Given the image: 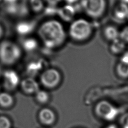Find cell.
Listing matches in <instances>:
<instances>
[{
    "label": "cell",
    "mask_w": 128,
    "mask_h": 128,
    "mask_svg": "<svg viewBox=\"0 0 128 128\" xmlns=\"http://www.w3.org/2000/svg\"><path fill=\"white\" fill-rule=\"evenodd\" d=\"M38 34L44 47L50 50L62 47L68 38L62 22L54 18L44 22L38 28Z\"/></svg>",
    "instance_id": "obj_1"
},
{
    "label": "cell",
    "mask_w": 128,
    "mask_h": 128,
    "mask_svg": "<svg viewBox=\"0 0 128 128\" xmlns=\"http://www.w3.org/2000/svg\"><path fill=\"white\" fill-rule=\"evenodd\" d=\"M68 38L72 42L82 44L88 41L92 36L94 26L86 18H78L72 22L67 30Z\"/></svg>",
    "instance_id": "obj_2"
},
{
    "label": "cell",
    "mask_w": 128,
    "mask_h": 128,
    "mask_svg": "<svg viewBox=\"0 0 128 128\" xmlns=\"http://www.w3.org/2000/svg\"><path fill=\"white\" fill-rule=\"evenodd\" d=\"M23 50L14 42L4 40L0 42V63L5 66L16 64L21 59Z\"/></svg>",
    "instance_id": "obj_3"
},
{
    "label": "cell",
    "mask_w": 128,
    "mask_h": 128,
    "mask_svg": "<svg viewBox=\"0 0 128 128\" xmlns=\"http://www.w3.org/2000/svg\"><path fill=\"white\" fill-rule=\"evenodd\" d=\"M80 8L90 18L97 20L106 14L108 10L107 0H81Z\"/></svg>",
    "instance_id": "obj_4"
},
{
    "label": "cell",
    "mask_w": 128,
    "mask_h": 128,
    "mask_svg": "<svg viewBox=\"0 0 128 128\" xmlns=\"http://www.w3.org/2000/svg\"><path fill=\"white\" fill-rule=\"evenodd\" d=\"M62 76L56 68H48L41 74L40 80L42 84L46 88L53 89L57 87L62 81Z\"/></svg>",
    "instance_id": "obj_5"
},
{
    "label": "cell",
    "mask_w": 128,
    "mask_h": 128,
    "mask_svg": "<svg viewBox=\"0 0 128 128\" xmlns=\"http://www.w3.org/2000/svg\"><path fill=\"white\" fill-rule=\"evenodd\" d=\"M94 110L98 117L108 122L114 120L120 113L118 108L106 100L98 102L95 106Z\"/></svg>",
    "instance_id": "obj_6"
},
{
    "label": "cell",
    "mask_w": 128,
    "mask_h": 128,
    "mask_svg": "<svg viewBox=\"0 0 128 128\" xmlns=\"http://www.w3.org/2000/svg\"><path fill=\"white\" fill-rule=\"evenodd\" d=\"M4 86L7 90L15 89L20 83V78L18 72L14 70L8 69L2 73Z\"/></svg>",
    "instance_id": "obj_7"
},
{
    "label": "cell",
    "mask_w": 128,
    "mask_h": 128,
    "mask_svg": "<svg viewBox=\"0 0 128 128\" xmlns=\"http://www.w3.org/2000/svg\"><path fill=\"white\" fill-rule=\"evenodd\" d=\"M78 12L76 6L74 5L64 4L58 8V16L61 22H72L75 18Z\"/></svg>",
    "instance_id": "obj_8"
},
{
    "label": "cell",
    "mask_w": 128,
    "mask_h": 128,
    "mask_svg": "<svg viewBox=\"0 0 128 128\" xmlns=\"http://www.w3.org/2000/svg\"><path fill=\"white\" fill-rule=\"evenodd\" d=\"M36 22L32 20H22L16 23L15 26L16 33L24 38L30 36L36 28Z\"/></svg>",
    "instance_id": "obj_9"
},
{
    "label": "cell",
    "mask_w": 128,
    "mask_h": 128,
    "mask_svg": "<svg viewBox=\"0 0 128 128\" xmlns=\"http://www.w3.org/2000/svg\"><path fill=\"white\" fill-rule=\"evenodd\" d=\"M30 9L28 5L19 2L13 4H6L5 10L9 15L14 16H24L27 15Z\"/></svg>",
    "instance_id": "obj_10"
},
{
    "label": "cell",
    "mask_w": 128,
    "mask_h": 128,
    "mask_svg": "<svg viewBox=\"0 0 128 128\" xmlns=\"http://www.w3.org/2000/svg\"><path fill=\"white\" fill-rule=\"evenodd\" d=\"M47 67L46 62L40 58L29 62L26 66V72L30 75V77L36 75L38 73H42Z\"/></svg>",
    "instance_id": "obj_11"
},
{
    "label": "cell",
    "mask_w": 128,
    "mask_h": 128,
    "mask_svg": "<svg viewBox=\"0 0 128 128\" xmlns=\"http://www.w3.org/2000/svg\"><path fill=\"white\" fill-rule=\"evenodd\" d=\"M102 35L106 41L111 42L120 38V30L114 24H106L102 28Z\"/></svg>",
    "instance_id": "obj_12"
},
{
    "label": "cell",
    "mask_w": 128,
    "mask_h": 128,
    "mask_svg": "<svg viewBox=\"0 0 128 128\" xmlns=\"http://www.w3.org/2000/svg\"><path fill=\"white\" fill-rule=\"evenodd\" d=\"M22 90L28 94H36L40 90V86L37 82L32 77L24 79L20 82Z\"/></svg>",
    "instance_id": "obj_13"
},
{
    "label": "cell",
    "mask_w": 128,
    "mask_h": 128,
    "mask_svg": "<svg viewBox=\"0 0 128 128\" xmlns=\"http://www.w3.org/2000/svg\"><path fill=\"white\" fill-rule=\"evenodd\" d=\"M112 16L118 22H122L128 20V6L118 2L113 9Z\"/></svg>",
    "instance_id": "obj_14"
},
{
    "label": "cell",
    "mask_w": 128,
    "mask_h": 128,
    "mask_svg": "<svg viewBox=\"0 0 128 128\" xmlns=\"http://www.w3.org/2000/svg\"><path fill=\"white\" fill-rule=\"evenodd\" d=\"M20 46L23 51L28 53H32L38 48L39 42L36 38L30 36L24 38Z\"/></svg>",
    "instance_id": "obj_15"
},
{
    "label": "cell",
    "mask_w": 128,
    "mask_h": 128,
    "mask_svg": "<svg viewBox=\"0 0 128 128\" xmlns=\"http://www.w3.org/2000/svg\"><path fill=\"white\" fill-rule=\"evenodd\" d=\"M38 117L40 122L47 126L52 125L56 120V114L54 112L48 108L42 109L39 112Z\"/></svg>",
    "instance_id": "obj_16"
},
{
    "label": "cell",
    "mask_w": 128,
    "mask_h": 128,
    "mask_svg": "<svg viewBox=\"0 0 128 128\" xmlns=\"http://www.w3.org/2000/svg\"><path fill=\"white\" fill-rule=\"evenodd\" d=\"M126 44L121 39L118 38L110 42L109 51L113 55L121 56L126 51Z\"/></svg>",
    "instance_id": "obj_17"
},
{
    "label": "cell",
    "mask_w": 128,
    "mask_h": 128,
    "mask_svg": "<svg viewBox=\"0 0 128 128\" xmlns=\"http://www.w3.org/2000/svg\"><path fill=\"white\" fill-rule=\"evenodd\" d=\"M115 72L119 78L122 79L128 78V64L118 61L116 64Z\"/></svg>",
    "instance_id": "obj_18"
},
{
    "label": "cell",
    "mask_w": 128,
    "mask_h": 128,
    "mask_svg": "<svg viewBox=\"0 0 128 128\" xmlns=\"http://www.w3.org/2000/svg\"><path fill=\"white\" fill-rule=\"evenodd\" d=\"M28 6L34 12H42L45 7L44 2L43 0H28Z\"/></svg>",
    "instance_id": "obj_19"
},
{
    "label": "cell",
    "mask_w": 128,
    "mask_h": 128,
    "mask_svg": "<svg viewBox=\"0 0 128 128\" xmlns=\"http://www.w3.org/2000/svg\"><path fill=\"white\" fill-rule=\"evenodd\" d=\"M13 102V98L10 94L7 92L0 94V106L4 108H8L12 105Z\"/></svg>",
    "instance_id": "obj_20"
},
{
    "label": "cell",
    "mask_w": 128,
    "mask_h": 128,
    "mask_svg": "<svg viewBox=\"0 0 128 128\" xmlns=\"http://www.w3.org/2000/svg\"><path fill=\"white\" fill-rule=\"evenodd\" d=\"M59 6L47 5L45 6L42 12L45 16L48 17H52L58 16Z\"/></svg>",
    "instance_id": "obj_21"
},
{
    "label": "cell",
    "mask_w": 128,
    "mask_h": 128,
    "mask_svg": "<svg viewBox=\"0 0 128 128\" xmlns=\"http://www.w3.org/2000/svg\"><path fill=\"white\" fill-rule=\"evenodd\" d=\"M49 94L44 90H40L36 93V98L38 102L41 104H45L49 100Z\"/></svg>",
    "instance_id": "obj_22"
},
{
    "label": "cell",
    "mask_w": 128,
    "mask_h": 128,
    "mask_svg": "<svg viewBox=\"0 0 128 128\" xmlns=\"http://www.w3.org/2000/svg\"><path fill=\"white\" fill-rule=\"evenodd\" d=\"M120 38L126 44H128V25H126L120 30Z\"/></svg>",
    "instance_id": "obj_23"
},
{
    "label": "cell",
    "mask_w": 128,
    "mask_h": 128,
    "mask_svg": "<svg viewBox=\"0 0 128 128\" xmlns=\"http://www.w3.org/2000/svg\"><path fill=\"white\" fill-rule=\"evenodd\" d=\"M11 122L9 118L5 116H0V128H10Z\"/></svg>",
    "instance_id": "obj_24"
},
{
    "label": "cell",
    "mask_w": 128,
    "mask_h": 128,
    "mask_svg": "<svg viewBox=\"0 0 128 128\" xmlns=\"http://www.w3.org/2000/svg\"><path fill=\"white\" fill-rule=\"evenodd\" d=\"M122 128H128V112L124 114L120 120Z\"/></svg>",
    "instance_id": "obj_25"
},
{
    "label": "cell",
    "mask_w": 128,
    "mask_h": 128,
    "mask_svg": "<svg viewBox=\"0 0 128 128\" xmlns=\"http://www.w3.org/2000/svg\"><path fill=\"white\" fill-rule=\"evenodd\" d=\"M44 2H46L47 5L53 6H58L59 4H60L62 0H43Z\"/></svg>",
    "instance_id": "obj_26"
},
{
    "label": "cell",
    "mask_w": 128,
    "mask_h": 128,
    "mask_svg": "<svg viewBox=\"0 0 128 128\" xmlns=\"http://www.w3.org/2000/svg\"><path fill=\"white\" fill-rule=\"evenodd\" d=\"M66 4H70L75 6L77 4H78L81 0H63Z\"/></svg>",
    "instance_id": "obj_27"
},
{
    "label": "cell",
    "mask_w": 128,
    "mask_h": 128,
    "mask_svg": "<svg viewBox=\"0 0 128 128\" xmlns=\"http://www.w3.org/2000/svg\"><path fill=\"white\" fill-rule=\"evenodd\" d=\"M5 4H13L19 2L20 0H2Z\"/></svg>",
    "instance_id": "obj_28"
},
{
    "label": "cell",
    "mask_w": 128,
    "mask_h": 128,
    "mask_svg": "<svg viewBox=\"0 0 128 128\" xmlns=\"http://www.w3.org/2000/svg\"><path fill=\"white\" fill-rule=\"evenodd\" d=\"M4 34V29L2 25L0 24V40L2 38Z\"/></svg>",
    "instance_id": "obj_29"
},
{
    "label": "cell",
    "mask_w": 128,
    "mask_h": 128,
    "mask_svg": "<svg viewBox=\"0 0 128 128\" xmlns=\"http://www.w3.org/2000/svg\"><path fill=\"white\" fill-rule=\"evenodd\" d=\"M119 2L124 4L128 6V0H120Z\"/></svg>",
    "instance_id": "obj_30"
},
{
    "label": "cell",
    "mask_w": 128,
    "mask_h": 128,
    "mask_svg": "<svg viewBox=\"0 0 128 128\" xmlns=\"http://www.w3.org/2000/svg\"><path fill=\"white\" fill-rule=\"evenodd\" d=\"M106 128H118L114 125H110V126H108Z\"/></svg>",
    "instance_id": "obj_31"
},
{
    "label": "cell",
    "mask_w": 128,
    "mask_h": 128,
    "mask_svg": "<svg viewBox=\"0 0 128 128\" xmlns=\"http://www.w3.org/2000/svg\"><path fill=\"white\" fill-rule=\"evenodd\" d=\"M2 68H1V67L0 66V76L2 75Z\"/></svg>",
    "instance_id": "obj_32"
},
{
    "label": "cell",
    "mask_w": 128,
    "mask_h": 128,
    "mask_svg": "<svg viewBox=\"0 0 128 128\" xmlns=\"http://www.w3.org/2000/svg\"><path fill=\"white\" fill-rule=\"evenodd\" d=\"M2 0H0V1H2Z\"/></svg>",
    "instance_id": "obj_33"
},
{
    "label": "cell",
    "mask_w": 128,
    "mask_h": 128,
    "mask_svg": "<svg viewBox=\"0 0 128 128\" xmlns=\"http://www.w3.org/2000/svg\"></svg>",
    "instance_id": "obj_34"
}]
</instances>
